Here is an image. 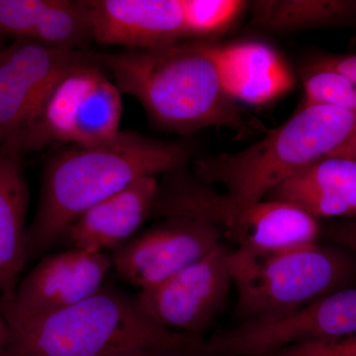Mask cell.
Returning a JSON list of instances; mask_svg holds the SVG:
<instances>
[{
  "instance_id": "cell-1",
  "label": "cell",
  "mask_w": 356,
  "mask_h": 356,
  "mask_svg": "<svg viewBox=\"0 0 356 356\" xmlns=\"http://www.w3.org/2000/svg\"><path fill=\"white\" fill-rule=\"evenodd\" d=\"M96 56L119 90L137 99L152 123L166 132L226 128L245 137L259 125L225 90L209 42Z\"/></svg>"
},
{
  "instance_id": "cell-2",
  "label": "cell",
  "mask_w": 356,
  "mask_h": 356,
  "mask_svg": "<svg viewBox=\"0 0 356 356\" xmlns=\"http://www.w3.org/2000/svg\"><path fill=\"white\" fill-rule=\"evenodd\" d=\"M188 159L181 144L125 131L102 144L51 156L44 166L38 204L27 229V261L60 242L67 227L95 204L140 178L182 168Z\"/></svg>"
},
{
  "instance_id": "cell-3",
  "label": "cell",
  "mask_w": 356,
  "mask_h": 356,
  "mask_svg": "<svg viewBox=\"0 0 356 356\" xmlns=\"http://www.w3.org/2000/svg\"><path fill=\"white\" fill-rule=\"evenodd\" d=\"M6 323L8 339L0 356H103L129 348L200 356L204 341L156 324L137 295L107 285L65 310Z\"/></svg>"
},
{
  "instance_id": "cell-4",
  "label": "cell",
  "mask_w": 356,
  "mask_h": 356,
  "mask_svg": "<svg viewBox=\"0 0 356 356\" xmlns=\"http://www.w3.org/2000/svg\"><path fill=\"white\" fill-rule=\"evenodd\" d=\"M355 134L356 111L301 104L285 123L252 146L198 159L193 175L210 186L221 185L238 202H259Z\"/></svg>"
},
{
  "instance_id": "cell-5",
  "label": "cell",
  "mask_w": 356,
  "mask_h": 356,
  "mask_svg": "<svg viewBox=\"0 0 356 356\" xmlns=\"http://www.w3.org/2000/svg\"><path fill=\"white\" fill-rule=\"evenodd\" d=\"M229 266L243 322L296 310L351 287L356 276L355 261L343 248L318 242L270 252L236 248Z\"/></svg>"
},
{
  "instance_id": "cell-6",
  "label": "cell",
  "mask_w": 356,
  "mask_h": 356,
  "mask_svg": "<svg viewBox=\"0 0 356 356\" xmlns=\"http://www.w3.org/2000/svg\"><path fill=\"white\" fill-rule=\"evenodd\" d=\"M152 217L202 220L235 241L238 248L277 252L318 242L320 221L278 200L241 203L204 184L185 166L163 175Z\"/></svg>"
},
{
  "instance_id": "cell-7",
  "label": "cell",
  "mask_w": 356,
  "mask_h": 356,
  "mask_svg": "<svg viewBox=\"0 0 356 356\" xmlns=\"http://www.w3.org/2000/svg\"><path fill=\"white\" fill-rule=\"evenodd\" d=\"M122 111V92L102 65H86L58 81L34 125L7 145L23 154L53 143L95 146L118 135Z\"/></svg>"
},
{
  "instance_id": "cell-8",
  "label": "cell",
  "mask_w": 356,
  "mask_h": 356,
  "mask_svg": "<svg viewBox=\"0 0 356 356\" xmlns=\"http://www.w3.org/2000/svg\"><path fill=\"white\" fill-rule=\"evenodd\" d=\"M356 332V287H348L275 317L241 323L204 339L200 356H264Z\"/></svg>"
},
{
  "instance_id": "cell-9",
  "label": "cell",
  "mask_w": 356,
  "mask_h": 356,
  "mask_svg": "<svg viewBox=\"0 0 356 356\" xmlns=\"http://www.w3.org/2000/svg\"><path fill=\"white\" fill-rule=\"evenodd\" d=\"M99 64L95 53L15 40L0 51V146L34 125L58 81L72 70Z\"/></svg>"
},
{
  "instance_id": "cell-10",
  "label": "cell",
  "mask_w": 356,
  "mask_h": 356,
  "mask_svg": "<svg viewBox=\"0 0 356 356\" xmlns=\"http://www.w3.org/2000/svg\"><path fill=\"white\" fill-rule=\"evenodd\" d=\"M229 255L221 243L170 280L138 293L140 305L161 327L203 337L234 286Z\"/></svg>"
},
{
  "instance_id": "cell-11",
  "label": "cell",
  "mask_w": 356,
  "mask_h": 356,
  "mask_svg": "<svg viewBox=\"0 0 356 356\" xmlns=\"http://www.w3.org/2000/svg\"><path fill=\"white\" fill-rule=\"evenodd\" d=\"M219 228L202 220L163 218L113 252L117 275L140 291L170 280L221 245Z\"/></svg>"
},
{
  "instance_id": "cell-12",
  "label": "cell",
  "mask_w": 356,
  "mask_h": 356,
  "mask_svg": "<svg viewBox=\"0 0 356 356\" xmlns=\"http://www.w3.org/2000/svg\"><path fill=\"white\" fill-rule=\"evenodd\" d=\"M112 257L70 248L46 255L18 283L13 298L0 300L6 321L43 317L92 296L104 285Z\"/></svg>"
},
{
  "instance_id": "cell-13",
  "label": "cell",
  "mask_w": 356,
  "mask_h": 356,
  "mask_svg": "<svg viewBox=\"0 0 356 356\" xmlns=\"http://www.w3.org/2000/svg\"><path fill=\"white\" fill-rule=\"evenodd\" d=\"M93 41L147 50L184 41L181 0H86Z\"/></svg>"
},
{
  "instance_id": "cell-14",
  "label": "cell",
  "mask_w": 356,
  "mask_h": 356,
  "mask_svg": "<svg viewBox=\"0 0 356 356\" xmlns=\"http://www.w3.org/2000/svg\"><path fill=\"white\" fill-rule=\"evenodd\" d=\"M159 182L156 177L140 178L95 204L67 227L60 242L89 252L118 250L153 215Z\"/></svg>"
},
{
  "instance_id": "cell-15",
  "label": "cell",
  "mask_w": 356,
  "mask_h": 356,
  "mask_svg": "<svg viewBox=\"0 0 356 356\" xmlns=\"http://www.w3.org/2000/svg\"><path fill=\"white\" fill-rule=\"evenodd\" d=\"M225 90L236 102L264 105L295 86L289 65L273 47L259 42L210 43Z\"/></svg>"
},
{
  "instance_id": "cell-16",
  "label": "cell",
  "mask_w": 356,
  "mask_h": 356,
  "mask_svg": "<svg viewBox=\"0 0 356 356\" xmlns=\"http://www.w3.org/2000/svg\"><path fill=\"white\" fill-rule=\"evenodd\" d=\"M266 199L292 204L318 220L356 219V161L325 156L276 187Z\"/></svg>"
},
{
  "instance_id": "cell-17",
  "label": "cell",
  "mask_w": 356,
  "mask_h": 356,
  "mask_svg": "<svg viewBox=\"0 0 356 356\" xmlns=\"http://www.w3.org/2000/svg\"><path fill=\"white\" fill-rule=\"evenodd\" d=\"M23 156L10 145L0 146V300L13 298L28 261L30 189Z\"/></svg>"
},
{
  "instance_id": "cell-18",
  "label": "cell",
  "mask_w": 356,
  "mask_h": 356,
  "mask_svg": "<svg viewBox=\"0 0 356 356\" xmlns=\"http://www.w3.org/2000/svg\"><path fill=\"white\" fill-rule=\"evenodd\" d=\"M88 30L77 0H0V35L70 50L83 43Z\"/></svg>"
},
{
  "instance_id": "cell-19",
  "label": "cell",
  "mask_w": 356,
  "mask_h": 356,
  "mask_svg": "<svg viewBox=\"0 0 356 356\" xmlns=\"http://www.w3.org/2000/svg\"><path fill=\"white\" fill-rule=\"evenodd\" d=\"M252 22L269 31L327 27L356 21V0H259Z\"/></svg>"
},
{
  "instance_id": "cell-20",
  "label": "cell",
  "mask_w": 356,
  "mask_h": 356,
  "mask_svg": "<svg viewBox=\"0 0 356 356\" xmlns=\"http://www.w3.org/2000/svg\"><path fill=\"white\" fill-rule=\"evenodd\" d=\"M302 105H324L356 111V81L316 60L303 72Z\"/></svg>"
},
{
  "instance_id": "cell-21",
  "label": "cell",
  "mask_w": 356,
  "mask_h": 356,
  "mask_svg": "<svg viewBox=\"0 0 356 356\" xmlns=\"http://www.w3.org/2000/svg\"><path fill=\"white\" fill-rule=\"evenodd\" d=\"M187 37L205 41L228 31L248 2L241 0H181Z\"/></svg>"
},
{
  "instance_id": "cell-22",
  "label": "cell",
  "mask_w": 356,
  "mask_h": 356,
  "mask_svg": "<svg viewBox=\"0 0 356 356\" xmlns=\"http://www.w3.org/2000/svg\"><path fill=\"white\" fill-rule=\"evenodd\" d=\"M264 356H356V332L339 339L297 344Z\"/></svg>"
},
{
  "instance_id": "cell-23",
  "label": "cell",
  "mask_w": 356,
  "mask_h": 356,
  "mask_svg": "<svg viewBox=\"0 0 356 356\" xmlns=\"http://www.w3.org/2000/svg\"><path fill=\"white\" fill-rule=\"evenodd\" d=\"M324 235L337 247L356 254V219L332 222L325 229Z\"/></svg>"
},
{
  "instance_id": "cell-24",
  "label": "cell",
  "mask_w": 356,
  "mask_h": 356,
  "mask_svg": "<svg viewBox=\"0 0 356 356\" xmlns=\"http://www.w3.org/2000/svg\"><path fill=\"white\" fill-rule=\"evenodd\" d=\"M321 64L343 72L356 81V54L355 55L325 56L318 58Z\"/></svg>"
},
{
  "instance_id": "cell-25",
  "label": "cell",
  "mask_w": 356,
  "mask_h": 356,
  "mask_svg": "<svg viewBox=\"0 0 356 356\" xmlns=\"http://www.w3.org/2000/svg\"><path fill=\"white\" fill-rule=\"evenodd\" d=\"M103 356H191L180 351L159 350V348H129L114 351Z\"/></svg>"
},
{
  "instance_id": "cell-26",
  "label": "cell",
  "mask_w": 356,
  "mask_h": 356,
  "mask_svg": "<svg viewBox=\"0 0 356 356\" xmlns=\"http://www.w3.org/2000/svg\"><path fill=\"white\" fill-rule=\"evenodd\" d=\"M330 156H343L356 161V134L350 140H346L343 146L337 147Z\"/></svg>"
},
{
  "instance_id": "cell-27",
  "label": "cell",
  "mask_w": 356,
  "mask_h": 356,
  "mask_svg": "<svg viewBox=\"0 0 356 356\" xmlns=\"http://www.w3.org/2000/svg\"><path fill=\"white\" fill-rule=\"evenodd\" d=\"M7 339H8V325L0 308V355L6 348Z\"/></svg>"
}]
</instances>
